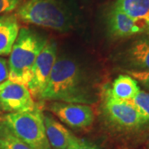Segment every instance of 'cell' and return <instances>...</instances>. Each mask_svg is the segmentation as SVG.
I'll list each match as a JSON object with an SVG mask.
<instances>
[{"mask_svg": "<svg viewBox=\"0 0 149 149\" xmlns=\"http://www.w3.org/2000/svg\"><path fill=\"white\" fill-rule=\"evenodd\" d=\"M42 100L92 104L96 102L95 87L74 59L57 56L46 87L38 97Z\"/></svg>", "mask_w": 149, "mask_h": 149, "instance_id": "cell-1", "label": "cell"}, {"mask_svg": "<svg viewBox=\"0 0 149 149\" xmlns=\"http://www.w3.org/2000/svg\"><path fill=\"white\" fill-rule=\"evenodd\" d=\"M47 42L46 37L33 29L20 28L8 61V80L27 86L35 61Z\"/></svg>", "mask_w": 149, "mask_h": 149, "instance_id": "cell-2", "label": "cell"}, {"mask_svg": "<svg viewBox=\"0 0 149 149\" xmlns=\"http://www.w3.org/2000/svg\"><path fill=\"white\" fill-rule=\"evenodd\" d=\"M16 16L24 23L67 32L73 26V17L61 0H27L17 8Z\"/></svg>", "mask_w": 149, "mask_h": 149, "instance_id": "cell-3", "label": "cell"}, {"mask_svg": "<svg viewBox=\"0 0 149 149\" xmlns=\"http://www.w3.org/2000/svg\"><path fill=\"white\" fill-rule=\"evenodd\" d=\"M2 120L32 149H52L46 134L43 113L37 107L30 111L7 113Z\"/></svg>", "mask_w": 149, "mask_h": 149, "instance_id": "cell-4", "label": "cell"}, {"mask_svg": "<svg viewBox=\"0 0 149 149\" xmlns=\"http://www.w3.org/2000/svg\"><path fill=\"white\" fill-rule=\"evenodd\" d=\"M102 108L108 123L118 131L132 132L144 126L139 112L132 102L116 100L106 91Z\"/></svg>", "mask_w": 149, "mask_h": 149, "instance_id": "cell-5", "label": "cell"}, {"mask_svg": "<svg viewBox=\"0 0 149 149\" xmlns=\"http://www.w3.org/2000/svg\"><path fill=\"white\" fill-rule=\"evenodd\" d=\"M48 108L61 122L73 129L89 128L95 119L94 110L89 104L53 101Z\"/></svg>", "mask_w": 149, "mask_h": 149, "instance_id": "cell-6", "label": "cell"}, {"mask_svg": "<svg viewBox=\"0 0 149 149\" xmlns=\"http://www.w3.org/2000/svg\"><path fill=\"white\" fill-rule=\"evenodd\" d=\"M56 58V43L53 41H48L35 61L32 68V79L27 85L32 96L38 98L46 87Z\"/></svg>", "mask_w": 149, "mask_h": 149, "instance_id": "cell-7", "label": "cell"}, {"mask_svg": "<svg viewBox=\"0 0 149 149\" xmlns=\"http://www.w3.org/2000/svg\"><path fill=\"white\" fill-rule=\"evenodd\" d=\"M33 97L27 85L6 80L0 91V110L11 113H20L32 110L36 108Z\"/></svg>", "mask_w": 149, "mask_h": 149, "instance_id": "cell-8", "label": "cell"}, {"mask_svg": "<svg viewBox=\"0 0 149 149\" xmlns=\"http://www.w3.org/2000/svg\"><path fill=\"white\" fill-rule=\"evenodd\" d=\"M105 22L109 34L114 38H127L149 34L148 28L143 24L113 5L107 12Z\"/></svg>", "mask_w": 149, "mask_h": 149, "instance_id": "cell-9", "label": "cell"}, {"mask_svg": "<svg viewBox=\"0 0 149 149\" xmlns=\"http://www.w3.org/2000/svg\"><path fill=\"white\" fill-rule=\"evenodd\" d=\"M43 118L47 138L52 149H67L79 140L52 115L43 113Z\"/></svg>", "mask_w": 149, "mask_h": 149, "instance_id": "cell-10", "label": "cell"}, {"mask_svg": "<svg viewBox=\"0 0 149 149\" xmlns=\"http://www.w3.org/2000/svg\"><path fill=\"white\" fill-rule=\"evenodd\" d=\"M123 61L129 70H149V34L139 37L124 52Z\"/></svg>", "mask_w": 149, "mask_h": 149, "instance_id": "cell-11", "label": "cell"}, {"mask_svg": "<svg viewBox=\"0 0 149 149\" xmlns=\"http://www.w3.org/2000/svg\"><path fill=\"white\" fill-rule=\"evenodd\" d=\"M19 29L16 14L5 13L0 15V56L10 54Z\"/></svg>", "mask_w": 149, "mask_h": 149, "instance_id": "cell-12", "label": "cell"}, {"mask_svg": "<svg viewBox=\"0 0 149 149\" xmlns=\"http://www.w3.org/2000/svg\"><path fill=\"white\" fill-rule=\"evenodd\" d=\"M105 91L110 95L118 100L132 101L140 89L139 83L129 74H120L113 80L110 87Z\"/></svg>", "mask_w": 149, "mask_h": 149, "instance_id": "cell-13", "label": "cell"}, {"mask_svg": "<svg viewBox=\"0 0 149 149\" xmlns=\"http://www.w3.org/2000/svg\"><path fill=\"white\" fill-rule=\"evenodd\" d=\"M113 6L143 24L149 32V0H115Z\"/></svg>", "mask_w": 149, "mask_h": 149, "instance_id": "cell-14", "label": "cell"}, {"mask_svg": "<svg viewBox=\"0 0 149 149\" xmlns=\"http://www.w3.org/2000/svg\"><path fill=\"white\" fill-rule=\"evenodd\" d=\"M0 149H32L10 130L3 120L0 121Z\"/></svg>", "mask_w": 149, "mask_h": 149, "instance_id": "cell-15", "label": "cell"}, {"mask_svg": "<svg viewBox=\"0 0 149 149\" xmlns=\"http://www.w3.org/2000/svg\"><path fill=\"white\" fill-rule=\"evenodd\" d=\"M133 105L137 108L139 112L143 125L149 124V92L143 91H139L137 95L133 98L132 100Z\"/></svg>", "mask_w": 149, "mask_h": 149, "instance_id": "cell-16", "label": "cell"}, {"mask_svg": "<svg viewBox=\"0 0 149 149\" xmlns=\"http://www.w3.org/2000/svg\"><path fill=\"white\" fill-rule=\"evenodd\" d=\"M127 72L134 80H137L138 83H140L146 90L149 91V70H146V71L128 70Z\"/></svg>", "mask_w": 149, "mask_h": 149, "instance_id": "cell-17", "label": "cell"}, {"mask_svg": "<svg viewBox=\"0 0 149 149\" xmlns=\"http://www.w3.org/2000/svg\"><path fill=\"white\" fill-rule=\"evenodd\" d=\"M21 4V0H0V15L9 13Z\"/></svg>", "mask_w": 149, "mask_h": 149, "instance_id": "cell-18", "label": "cell"}, {"mask_svg": "<svg viewBox=\"0 0 149 149\" xmlns=\"http://www.w3.org/2000/svg\"><path fill=\"white\" fill-rule=\"evenodd\" d=\"M67 149H101L96 144L93 143L89 141H85L83 139H80L73 143L69 148Z\"/></svg>", "mask_w": 149, "mask_h": 149, "instance_id": "cell-19", "label": "cell"}, {"mask_svg": "<svg viewBox=\"0 0 149 149\" xmlns=\"http://www.w3.org/2000/svg\"><path fill=\"white\" fill-rule=\"evenodd\" d=\"M8 62L6 59L0 56V84L8 80Z\"/></svg>", "mask_w": 149, "mask_h": 149, "instance_id": "cell-20", "label": "cell"}, {"mask_svg": "<svg viewBox=\"0 0 149 149\" xmlns=\"http://www.w3.org/2000/svg\"><path fill=\"white\" fill-rule=\"evenodd\" d=\"M6 82V81H5ZM5 82H3V83H2V84H0V91L3 88V86H4V85H5Z\"/></svg>", "mask_w": 149, "mask_h": 149, "instance_id": "cell-21", "label": "cell"}, {"mask_svg": "<svg viewBox=\"0 0 149 149\" xmlns=\"http://www.w3.org/2000/svg\"><path fill=\"white\" fill-rule=\"evenodd\" d=\"M148 148H149V138H148Z\"/></svg>", "mask_w": 149, "mask_h": 149, "instance_id": "cell-22", "label": "cell"}]
</instances>
